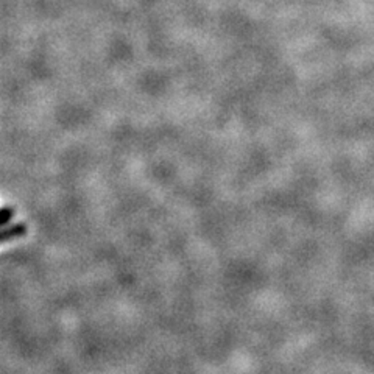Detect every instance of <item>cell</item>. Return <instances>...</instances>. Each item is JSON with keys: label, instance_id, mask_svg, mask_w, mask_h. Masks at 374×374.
Returning <instances> with one entry per match:
<instances>
[{"label": "cell", "instance_id": "cell-1", "mask_svg": "<svg viewBox=\"0 0 374 374\" xmlns=\"http://www.w3.org/2000/svg\"><path fill=\"white\" fill-rule=\"evenodd\" d=\"M27 232V225L24 223H16L11 225V227H4L2 234H0V241L8 242L11 239H19L22 237Z\"/></svg>", "mask_w": 374, "mask_h": 374}, {"label": "cell", "instance_id": "cell-2", "mask_svg": "<svg viewBox=\"0 0 374 374\" xmlns=\"http://www.w3.org/2000/svg\"><path fill=\"white\" fill-rule=\"evenodd\" d=\"M13 217H14V209L4 208L2 209V217H0V225H2V227H8V223L11 222Z\"/></svg>", "mask_w": 374, "mask_h": 374}]
</instances>
